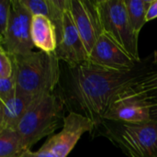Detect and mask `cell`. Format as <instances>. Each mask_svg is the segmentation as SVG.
Returning <instances> with one entry per match:
<instances>
[{
	"label": "cell",
	"instance_id": "2e32d148",
	"mask_svg": "<svg viewBox=\"0 0 157 157\" xmlns=\"http://www.w3.org/2000/svg\"><path fill=\"white\" fill-rule=\"evenodd\" d=\"M132 87L137 93L147 98H157V69L146 75Z\"/></svg>",
	"mask_w": 157,
	"mask_h": 157
},
{
	"label": "cell",
	"instance_id": "8992f818",
	"mask_svg": "<svg viewBox=\"0 0 157 157\" xmlns=\"http://www.w3.org/2000/svg\"><path fill=\"white\" fill-rule=\"evenodd\" d=\"M32 15L21 0H12L11 17L4 36L0 37V48L11 55H23L32 52Z\"/></svg>",
	"mask_w": 157,
	"mask_h": 157
},
{
	"label": "cell",
	"instance_id": "30bf717a",
	"mask_svg": "<svg viewBox=\"0 0 157 157\" xmlns=\"http://www.w3.org/2000/svg\"><path fill=\"white\" fill-rule=\"evenodd\" d=\"M94 123L87 118L69 112L64 119L63 126L60 132L51 136L42 145L54 157H67L86 132H93Z\"/></svg>",
	"mask_w": 157,
	"mask_h": 157
},
{
	"label": "cell",
	"instance_id": "7402d4cb",
	"mask_svg": "<svg viewBox=\"0 0 157 157\" xmlns=\"http://www.w3.org/2000/svg\"><path fill=\"white\" fill-rule=\"evenodd\" d=\"M150 102V115L151 121H157V98H148Z\"/></svg>",
	"mask_w": 157,
	"mask_h": 157
},
{
	"label": "cell",
	"instance_id": "ffe728a7",
	"mask_svg": "<svg viewBox=\"0 0 157 157\" xmlns=\"http://www.w3.org/2000/svg\"><path fill=\"white\" fill-rule=\"evenodd\" d=\"M22 157H54V155L49 150L41 146L37 152H31L30 150L26 152Z\"/></svg>",
	"mask_w": 157,
	"mask_h": 157
},
{
	"label": "cell",
	"instance_id": "52a82bcc",
	"mask_svg": "<svg viewBox=\"0 0 157 157\" xmlns=\"http://www.w3.org/2000/svg\"><path fill=\"white\" fill-rule=\"evenodd\" d=\"M103 121L124 123H144L151 121L149 99L132 86L121 91L113 99Z\"/></svg>",
	"mask_w": 157,
	"mask_h": 157
},
{
	"label": "cell",
	"instance_id": "d6986e66",
	"mask_svg": "<svg viewBox=\"0 0 157 157\" xmlns=\"http://www.w3.org/2000/svg\"><path fill=\"white\" fill-rule=\"evenodd\" d=\"M12 11V0H1L0 1V37L4 36L10 17Z\"/></svg>",
	"mask_w": 157,
	"mask_h": 157
},
{
	"label": "cell",
	"instance_id": "277c9868",
	"mask_svg": "<svg viewBox=\"0 0 157 157\" xmlns=\"http://www.w3.org/2000/svg\"><path fill=\"white\" fill-rule=\"evenodd\" d=\"M129 157H157V121L124 123L103 121L96 130Z\"/></svg>",
	"mask_w": 157,
	"mask_h": 157
},
{
	"label": "cell",
	"instance_id": "9a60e30c",
	"mask_svg": "<svg viewBox=\"0 0 157 157\" xmlns=\"http://www.w3.org/2000/svg\"><path fill=\"white\" fill-rule=\"evenodd\" d=\"M150 4L151 0H125L130 24L137 35L147 22L146 16Z\"/></svg>",
	"mask_w": 157,
	"mask_h": 157
},
{
	"label": "cell",
	"instance_id": "8fae6325",
	"mask_svg": "<svg viewBox=\"0 0 157 157\" xmlns=\"http://www.w3.org/2000/svg\"><path fill=\"white\" fill-rule=\"evenodd\" d=\"M88 62L112 70H132L141 62L132 58L109 35L103 33L88 55Z\"/></svg>",
	"mask_w": 157,
	"mask_h": 157
},
{
	"label": "cell",
	"instance_id": "3957f363",
	"mask_svg": "<svg viewBox=\"0 0 157 157\" xmlns=\"http://www.w3.org/2000/svg\"><path fill=\"white\" fill-rule=\"evenodd\" d=\"M65 106L55 93L36 98L17 125L16 131L29 150L45 136L52 134L64 123Z\"/></svg>",
	"mask_w": 157,
	"mask_h": 157
},
{
	"label": "cell",
	"instance_id": "5b68a950",
	"mask_svg": "<svg viewBox=\"0 0 157 157\" xmlns=\"http://www.w3.org/2000/svg\"><path fill=\"white\" fill-rule=\"evenodd\" d=\"M104 33L115 40L132 58L141 62L137 35L129 21L125 0H98Z\"/></svg>",
	"mask_w": 157,
	"mask_h": 157
},
{
	"label": "cell",
	"instance_id": "44dd1931",
	"mask_svg": "<svg viewBox=\"0 0 157 157\" xmlns=\"http://www.w3.org/2000/svg\"><path fill=\"white\" fill-rule=\"evenodd\" d=\"M157 17V0H151V4L149 6L148 11H147V16L146 19L147 22L155 19Z\"/></svg>",
	"mask_w": 157,
	"mask_h": 157
},
{
	"label": "cell",
	"instance_id": "7a4b0ae2",
	"mask_svg": "<svg viewBox=\"0 0 157 157\" xmlns=\"http://www.w3.org/2000/svg\"><path fill=\"white\" fill-rule=\"evenodd\" d=\"M13 59L17 92L33 98L55 92L62 74L55 52H31L13 55Z\"/></svg>",
	"mask_w": 157,
	"mask_h": 157
},
{
	"label": "cell",
	"instance_id": "ba28073f",
	"mask_svg": "<svg viewBox=\"0 0 157 157\" xmlns=\"http://www.w3.org/2000/svg\"><path fill=\"white\" fill-rule=\"evenodd\" d=\"M55 29L57 34L55 54L60 62L71 67L86 63L88 60V52L75 27L69 6L63 12L62 21L55 26Z\"/></svg>",
	"mask_w": 157,
	"mask_h": 157
},
{
	"label": "cell",
	"instance_id": "603a6c76",
	"mask_svg": "<svg viewBox=\"0 0 157 157\" xmlns=\"http://www.w3.org/2000/svg\"><path fill=\"white\" fill-rule=\"evenodd\" d=\"M154 60H155V62L157 63V51L155 52V53H154Z\"/></svg>",
	"mask_w": 157,
	"mask_h": 157
},
{
	"label": "cell",
	"instance_id": "ac0fdd59",
	"mask_svg": "<svg viewBox=\"0 0 157 157\" xmlns=\"http://www.w3.org/2000/svg\"><path fill=\"white\" fill-rule=\"evenodd\" d=\"M17 92L14 75L9 78H0V103L11 98Z\"/></svg>",
	"mask_w": 157,
	"mask_h": 157
},
{
	"label": "cell",
	"instance_id": "9c48e42d",
	"mask_svg": "<svg viewBox=\"0 0 157 157\" xmlns=\"http://www.w3.org/2000/svg\"><path fill=\"white\" fill-rule=\"evenodd\" d=\"M69 8L88 55L104 33L98 0H70Z\"/></svg>",
	"mask_w": 157,
	"mask_h": 157
},
{
	"label": "cell",
	"instance_id": "6da1fadb",
	"mask_svg": "<svg viewBox=\"0 0 157 157\" xmlns=\"http://www.w3.org/2000/svg\"><path fill=\"white\" fill-rule=\"evenodd\" d=\"M156 69V63L149 58L142 60L135 68L123 71L105 68L88 61L74 67L64 64L54 93L69 112L89 119L95 125V132L103 122L115 97Z\"/></svg>",
	"mask_w": 157,
	"mask_h": 157
},
{
	"label": "cell",
	"instance_id": "7c38bea8",
	"mask_svg": "<svg viewBox=\"0 0 157 157\" xmlns=\"http://www.w3.org/2000/svg\"><path fill=\"white\" fill-rule=\"evenodd\" d=\"M35 99L16 92L11 98L0 103V130H16Z\"/></svg>",
	"mask_w": 157,
	"mask_h": 157
},
{
	"label": "cell",
	"instance_id": "5bb4252c",
	"mask_svg": "<svg viewBox=\"0 0 157 157\" xmlns=\"http://www.w3.org/2000/svg\"><path fill=\"white\" fill-rule=\"evenodd\" d=\"M29 151L16 130H0V157H22Z\"/></svg>",
	"mask_w": 157,
	"mask_h": 157
},
{
	"label": "cell",
	"instance_id": "4fadbf2b",
	"mask_svg": "<svg viewBox=\"0 0 157 157\" xmlns=\"http://www.w3.org/2000/svg\"><path fill=\"white\" fill-rule=\"evenodd\" d=\"M31 38L34 46L41 52H55L57 48L56 29L49 17L41 15L32 16Z\"/></svg>",
	"mask_w": 157,
	"mask_h": 157
},
{
	"label": "cell",
	"instance_id": "e0dca14e",
	"mask_svg": "<svg viewBox=\"0 0 157 157\" xmlns=\"http://www.w3.org/2000/svg\"><path fill=\"white\" fill-rule=\"evenodd\" d=\"M14 75L13 55L0 48V78H9Z\"/></svg>",
	"mask_w": 157,
	"mask_h": 157
}]
</instances>
